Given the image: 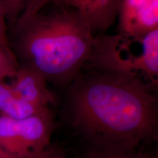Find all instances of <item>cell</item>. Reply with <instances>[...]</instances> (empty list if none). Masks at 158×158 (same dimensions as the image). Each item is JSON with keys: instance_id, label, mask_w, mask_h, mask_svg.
<instances>
[{"instance_id": "11", "label": "cell", "mask_w": 158, "mask_h": 158, "mask_svg": "<svg viewBox=\"0 0 158 158\" xmlns=\"http://www.w3.org/2000/svg\"><path fill=\"white\" fill-rule=\"evenodd\" d=\"M96 158H152L149 155L134 149L108 148L103 149Z\"/></svg>"}, {"instance_id": "13", "label": "cell", "mask_w": 158, "mask_h": 158, "mask_svg": "<svg viewBox=\"0 0 158 158\" xmlns=\"http://www.w3.org/2000/svg\"><path fill=\"white\" fill-rule=\"evenodd\" d=\"M36 158H62L60 156L57 155L55 152H50L49 150H45L43 152H42L39 156H37Z\"/></svg>"}, {"instance_id": "4", "label": "cell", "mask_w": 158, "mask_h": 158, "mask_svg": "<svg viewBox=\"0 0 158 158\" xmlns=\"http://www.w3.org/2000/svg\"><path fill=\"white\" fill-rule=\"evenodd\" d=\"M52 129L48 108L23 118L0 114V148L15 158H36L47 149Z\"/></svg>"}, {"instance_id": "5", "label": "cell", "mask_w": 158, "mask_h": 158, "mask_svg": "<svg viewBox=\"0 0 158 158\" xmlns=\"http://www.w3.org/2000/svg\"><path fill=\"white\" fill-rule=\"evenodd\" d=\"M119 32L142 35L158 29V0H122L118 12Z\"/></svg>"}, {"instance_id": "9", "label": "cell", "mask_w": 158, "mask_h": 158, "mask_svg": "<svg viewBox=\"0 0 158 158\" xmlns=\"http://www.w3.org/2000/svg\"><path fill=\"white\" fill-rule=\"evenodd\" d=\"M48 108H39L27 103L14 93L10 84L0 81V114L13 118H23Z\"/></svg>"}, {"instance_id": "6", "label": "cell", "mask_w": 158, "mask_h": 158, "mask_svg": "<svg viewBox=\"0 0 158 158\" xmlns=\"http://www.w3.org/2000/svg\"><path fill=\"white\" fill-rule=\"evenodd\" d=\"M73 9L88 23L92 33L107 31L117 19L122 0H51Z\"/></svg>"}, {"instance_id": "1", "label": "cell", "mask_w": 158, "mask_h": 158, "mask_svg": "<svg viewBox=\"0 0 158 158\" xmlns=\"http://www.w3.org/2000/svg\"><path fill=\"white\" fill-rule=\"evenodd\" d=\"M74 81L75 122L104 149H136L155 134L157 103L152 88L135 79L96 71Z\"/></svg>"}, {"instance_id": "14", "label": "cell", "mask_w": 158, "mask_h": 158, "mask_svg": "<svg viewBox=\"0 0 158 158\" xmlns=\"http://www.w3.org/2000/svg\"><path fill=\"white\" fill-rule=\"evenodd\" d=\"M0 158H15L13 156H11L10 155H9L8 153L6 152L5 151L0 148Z\"/></svg>"}, {"instance_id": "10", "label": "cell", "mask_w": 158, "mask_h": 158, "mask_svg": "<svg viewBox=\"0 0 158 158\" xmlns=\"http://www.w3.org/2000/svg\"><path fill=\"white\" fill-rule=\"evenodd\" d=\"M19 68L16 56L10 45L9 39L0 36V81L14 78Z\"/></svg>"}, {"instance_id": "7", "label": "cell", "mask_w": 158, "mask_h": 158, "mask_svg": "<svg viewBox=\"0 0 158 158\" xmlns=\"http://www.w3.org/2000/svg\"><path fill=\"white\" fill-rule=\"evenodd\" d=\"M13 82L10 84L14 93L27 103L39 108H48L55 98L48 89L47 81L32 69L20 66Z\"/></svg>"}, {"instance_id": "2", "label": "cell", "mask_w": 158, "mask_h": 158, "mask_svg": "<svg viewBox=\"0 0 158 158\" xmlns=\"http://www.w3.org/2000/svg\"><path fill=\"white\" fill-rule=\"evenodd\" d=\"M12 31V49L20 66L57 84L78 77L93 46L94 36L88 23L78 12L62 6L48 13L41 10Z\"/></svg>"}, {"instance_id": "8", "label": "cell", "mask_w": 158, "mask_h": 158, "mask_svg": "<svg viewBox=\"0 0 158 158\" xmlns=\"http://www.w3.org/2000/svg\"><path fill=\"white\" fill-rule=\"evenodd\" d=\"M51 0H0L7 29L13 30L32 19Z\"/></svg>"}, {"instance_id": "12", "label": "cell", "mask_w": 158, "mask_h": 158, "mask_svg": "<svg viewBox=\"0 0 158 158\" xmlns=\"http://www.w3.org/2000/svg\"><path fill=\"white\" fill-rule=\"evenodd\" d=\"M0 36L8 38L7 21H6L5 11L1 3H0Z\"/></svg>"}, {"instance_id": "3", "label": "cell", "mask_w": 158, "mask_h": 158, "mask_svg": "<svg viewBox=\"0 0 158 158\" xmlns=\"http://www.w3.org/2000/svg\"><path fill=\"white\" fill-rule=\"evenodd\" d=\"M85 66L135 79L154 89L158 78V29L142 35L118 32L94 37Z\"/></svg>"}]
</instances>
